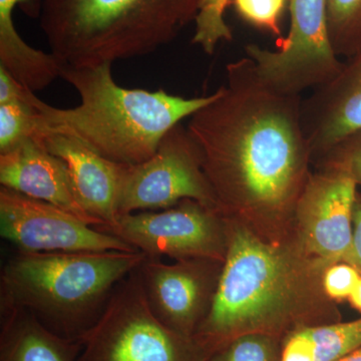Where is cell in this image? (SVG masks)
I'll return each instance as SVG.
<instances>
[{"instance_id":"cell-15","label":"cell","mask_w":361,"mask_h":361,"mask_svg":"<svg viewBox=\"0 0 361 361\" xmlns=\"http://www.w3.org/2000/svg\"><path fill=\"white\" fill-rule=\"evenodd\" d=\"M39 141L65 161L75 197L85 212L101 226L115 224L126 165L104 158L68 135L51 133Z\"/></svg>"},{"instance_id":"cell-17","label":"cell","mask_w":361,"mask_h":361,"mask_svg":"<svg viewBox=\"0 0 361 361\" xmlns=\"http://www.w3.org/2000/svg\"><path fill=\"white\" fill-rule=\"evenodd\" d=\"M312 361H338L361 346V317L353 322L304 326Z\"/></svg>"},{"instance_id":"cell-12","label":"cell","mask_w":361,"mask_h":361,"mask_svg":"<svg viewBox=\"0 0 361 361\" xmlns=\"http://www.w3.org/2000/svg\"><path fill=\"white\" fill-rule=\"evenodd\" d=\"M357 187L348 171L336 166L308 179L296 206L303 243L312 255L330 263L348 261Z\"/></svg>"},{"instance_id":"cell-2","label":"cell","mask_w":361,"mask_h":361,"mask_svg":"<svg viewBox=\"0 0 361 361\" xmlns=\"http://www.w3.org/2000/svg\"><path fill=\"white\" fill-rule=\"evenodd\" d=\"M111 65L61 63V78L80 97L75 108L49 106L30 90L39 137L51 133L68 135L108 160L137 165L154 156L169 130L215 99L216 92L185 99L163 90L127 89L114 80Z\"/></svg>"},{"instance_id":"cell-13","label":"cell","mask_w":361,"mask_h":361,"mask_svg":"<svg viewBox=\"0 0 361 361\" xmlns=\"http://www.w3.org/2000/svg\"><path fill=\"white\" fill-rule=\"evenodd\" d=\"M300 121L311 157L324 158L361 130V49L341 73L301 101Z\"/></svg>"},{"instance_id":"cell-8","label":"cell","mask_w":361,"mask_h":361,"mask_svg":"<svg viewBox=\"0 0 361 361\" xmlns=\"http://www.w3.org/2000/svg\"><path fill=\"white\" fill-rule=\"evenodd\" d=\"M191 199L218 209L200 153L187 128L169 130L149 160L126 165L118 198V218L137 211L166 210Z\"/></svg>"},{"instance_id":"cell-1","label":"cell","mask_w":361,"mask_h":361,"mask_svg":"<svg viewBox=\"0 0 361 361\" xmlns=\"http://www.w3.org/2000/svg\"><path fill=\"white\" fill-rule=\"evenodd\" d=\"M226 77L215 99L190 116L187 127L218 208L284 210L297 204L310 179L302 97L266 87L248 56L228 63Z\"/></svg>"},{"instance_id":"cell-19","label":"cell","mask_w":361,"mask_h":361,"mask_svg":"<svg viewBox=\"0 0 361 361\" xmlns=\"http://www.w3.org/2000/svg\"><path fill=\"white\" fill-rule=\"evenodd\" d=\"M25 87L20 99L0 104V154L6 153L25 140L39 135L37 110Z\"/></svg>"},{"instance_id":"cell-25","label":"cell","mask_w":361,"mask_h":361,"mask_svg":"<svg viewBox=\"0 0 361 361\" xmlns=\"http://www.w3.org/2000/svg\"><path fill=\"white\" fill-rule=\"evenodd\" d=\"M346 263L355 266L361 274V194L360 193L356 197L355 210H353V244H351Z\"/></svg>"},{"instance_id":"cell-21","label":"cell","mask_w":361,"mask_h":361,"mask_svg":"<svg viewBox=\"0 0 361 361\" xmlns=\"http://www.w3.org/2000/svg\"><path fill=\"white\" fill-rule=\"evenodd\" d=\"M208 361H276L272 336L244 334L210 356Z\"/></svg>"},{"instance_id":"cell-10","label":"cell","mask_w":361,"mask_h":361,"mask_svg":"<svg viewBox=\"0 0 361 361\" xmlns=\"http://www.w3.org/2000/svg\"><path fill=\"white\" fill-rule=\"evenodd\" d=\"M0 235L23 253L137 252L63 209L0 188Z\"/></svg>"},{"instance_id":"cell-9","label":"cell","mask_w":361,"mask_h":361,"mask_svg":"<svg viewBox=\"0 0 361 361\" xmlns=\"http://www.w3.org/2000/svg\"><path fill=\"white\" fill-rule=\"evenodd\" d=\"M216 211L186 199L160 212L128 214L121 216L114 225L94 228L118 237L148 257L166 255L178 260H218L225 255L223 232Z\"/></svg>"},{"instance_id":"cell-26","label":"cell","mask_w":361,"mask_h":361,"mask_svg":"<svg viewBox=\"0 0 361 361\" xmlns=\"http://www.w3.org/2000/svg\"><path fill=\"white\" fill-rule=\"evenodd\" d=\"M349 301H350L351 305L360 311L361 312V278L360 282H358L357 286L355 287V291L353 292L350 297H349Z\"/></svg>"},{"instance_id":"cell-14","label":"cell","mask_w":361,"mask_h":361,"mask_svg":"<svg viewBox=\"0 0 361 361\" xmlns=\"http://www.w3.org/2000/svg\"><path fill=\"white\" fill-rule=\"evenodd\" d=\"M0 184L63 209L92 227L101 226L78 203L65 161L39 140L30 137L0 154Z\"/></svg>"},{"instance_id":"cell-6","label":"cell","mask_w":361,"mask_h":361,"mask_svg":"<svg viewBox=\"0 0 361 361\" xmlns=\"http://www.w3.org/2000/svg\"><path fill=\"white\" fill-rule=\"evenodd\" d=\"M139 268L116 285L99 319L80 337L75 361H208L193 338L154 314Z\"/></svg>"},{"instance_id":"cell-5","label":"cell","mask_w":361,"mask_h":361,"mask_svg":"<svg viewBox=\"0 0 361 361\" xmlns=\"http://www.w3.org/2000/svg\"><path fill=\"white\" fill-rule=\"evenodd\" d=\"M293 281L279 251L243 228L234 230L212 304L194 341L210 358L244 334L272 336L286 322Z\"/></svg>"},{"instance_id":"cell-22","label":"cell","mask_w":361,"mask_h":361,"mask_svg":"<svg viewBox=\"0 0 361 361\" xmlns=\"http://www.w3.org/2000/svg\"><path fill=\"white\" fill-rule=\"evenodd\" d=\"M286 0H235L237 11L244 20L279 35V18Z\"/></svg>"},{"instance_id":"cell-11","label":"cell","mask_w":361,"mask_h":361,"mask_svg":"<svg viewBox=\"0 0 361 361\" xmlns=\"http://www.w3.org/2000/svg\"><path fill=\"white\" fill-rule=\"evenodd\" d=\"M216 259H183L174 265L148 257L140 266L142 286L154 314L180 336L193 338L212 304L220 276Z\"/></svg>"},{"instance_id":"cell-27","label":"cell","mask_w":361,"mask_h":361,"mask_svg":"<svg viewBox=\"0 0 361 361\" xmlns=\"http://www.w3.org/2000/svg\"><path fill=\"white\" fill-rule=\"evenodd\" d=\"M338 361H361V346Z\"/></svg>"},{"instance_id":"cell-16","label":"cell","mask_w":361,"mask_h":361,"mask_svg":"<svg viewBox=\"0 0 361 361\" xmlns=\"http://www.w3.org/2000/svg\"><path fill=\"white\" fill-rule=\"evenodd\" d=\"M0 361H75L80 339H68L45 327L21 308L0 307Z\"/></svg>"},{"instance_id":"cell-18","label":"cell","mask_w":361,"mask_h":361,"mask_svg":"<svg viewBox=\"0 0 361 361\" xmlns=\"http://www.w3.org/2000/svg\"><path fill=\"white\" fill-rule=\"evenodd\" d=\"M326 11L334 51L348 59L361 49V0H327Z\"/></svg>"},{"instance_id":"cell-24","label":"cell","mask_w":361,"mask_h":361,"mask_svg":"<svg viewBox=\"0 0 361 361\" xmlns=\"http://www.w3.org/2000/svg\"><path fill=\"white\" fill-rule=\"evenodd\" d=\"M360 278V271L355 266L346 262L338 263L327 270L323 284L325 291L332 298L349 299Z\"/></svg>"},{"instance_id":"cell-23","label":"cell","mask_w":361,"mask_h":361,"mask_svg":"<svg viewBox=\"0 0 361 361\" xmlns=\"http://www.w3.org/2000/svg\"><path fill=\"white\" fill-rule=\"evenodd\" d=\"M325 166H336L348 171L361 187V130L337 145L324 157Z\"/></svg>"},{"instance_id":"cell-3","label":"cell","mask_w":361,"mask_h":361,"mask_svg":"<svg viewBox=\"0 0 361 361\" xmlns=\"http://www.w3.org/2000/svg\"><path fill=\"white\" fill-rule=\"evenodd\" d=\"M146 257L141 251H18L2 268L0 307L21 308L54 334L80 339L103 313L116 285Z\"/></svg>"},{"instance_id":"cell-20","label":"cell","mask_w":361,"mask_h":361,"mask_svg":"<svg viewBox=\"0 0 361 361\" xmlns=\"http://www.w3.org/2000/svg\"><path fill=\"white\" fill-rule=\"evenodd\" d=\"M231 0H200L195 18L193 44L199 45L207 54H213L217 45L230 42L233 35L224 16Z\"/></svg>"},{"instance_id":"cell-7","label":"cell","mask_w":361,"mask_h":361,"mask_svg":"<svg viewBox=\"0 0 361 361\" xmlns=\"http://www.w3.org/2000/svg\"><path fill=\"white\" fill-rule=\"evenodd\" d=\"M327 0H290V30L283 47L269 51L245 45L258 80L287 97L327 84L341 73L343 61L334 51L327 25Z\"/></svg>"},{"instance_id":"cell-4","label":"cell","mask_w":361,"mask_h":361,"mask_svg":"<svg viewBox=\"0 0 361 361\" xmlns=\"http://www.w3.org/2000/svg\"><path fill=\"white\" fill-rule=\"evenodd\" d=\"M200 0H42L40 27L63 65L147 56L195 20Z\"/></svg>"}]
</instances>
